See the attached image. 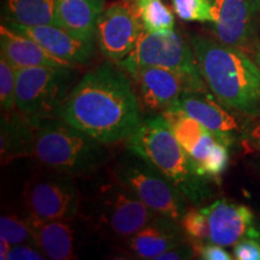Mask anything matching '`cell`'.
Segmentation results:
<instances>
[{
  "instance_id": "obj_34",
  "label": "cell",
  "mask_w": 260,
  "mask_h": 260,
  "mask_svg": "<svg viewBox=\"0 0 260 260\" xmlns=\"http://www.w3.org/2000/svg\"><path fill=\"white\" fill-rule=\"evenodd\" d=\"M259 3H260V0H259Z\"/></svg>"
},
{
  "instance_id": "obj_28",
  "label": "cell",
  "mask_w": 260,
  "mask_h": 260,
  "mask_svg": "<svg viewBox=\"0 0 260 260\" xmlns=\"http://www.w3.org/2000/svg\"><path fill=\"white\" fill-rule=\"evenodd\" d=\"M47 259L41 249L35 245H15L11 247L8 260H42Z\"/></svg>"
},
{
  "instance_id": "obj_11",
  "label": "cell",
  "mask_w": 260,
  "mask_h": 260,
  "mask_svg": "<svg viewBox=\"0 0 260 260\" xmlns=\"http://www.w3.org/2000/svg\"><path fill=\"white\" fill-rule=\"evenodd\" d=\"M212 22L210 25L228 46L252 51L259 0H211Z\"/></svg>"
},
{
  "instance_id": "obj_3",
  "label": "cell",
  "mask_w": 260,
  "mask_h": 260,
  "mask_svg": "<svg viewBox=\"0 0 260 260\" xmlns=\"http://www.w3.org/2000/svg\"><path fill=\"white\" fill-rule=\"evenodd\" d=\"M126 148L160 171L194 206H203L212 198L210 181L195 171L189 155L162 115L142 121L126 140Z\"/></svg>"
},
{
  "instance_id": "obj_18",
  "label": "cell",
  "mask_w": 260,
  "mask_h": 260,
  "mask_svg": "<svg viewBox=\"0 0 260 260\" xmlns=\"http://www.w3.org/2000/svg\"><path fill=\"white\" fill-rule=\"evenodd\" d=\"M37 246L47 259L69 260L75 258V234L73 226L64 219L42 220L27 217Z\"/></svg>"
},
{
  "instance_id": "obj_5",
  "label": "cell",
  "mask_w": 260,
  "mask_h": 260,
  "mask_svg": "<svg viewBox=\"0 0 260 260\" xmlns=\"http://www.w3.org/2000/svg\"><path fill=\"white\" fill-rule=\"evenodd\" d=\"M117 65L123 71L139 65L162 68L186 81L189 93L209 92L190 42L175 30L149 32L144 29L132 53Z\"/></svg>"
},
{
  "instance_id": "obj_16",
  "label": "cell",
  "mask_w": 260,
  "mask_h": 260,
  "mask_svg": "<svg viewBox=\"0 0 260 260\" xmlns=\"http://www.w3.org/2000/svg\"><path fill=\"white\" fill-rule=\"evenodd\" d=\"M188 241L181 223L157 216L135 235L129 237L126 246L140 259H157L162 253Z\"/></svg>"
},
{
  "instance_id": "obj_24",
  "label": "cell",
  "mask_w": 260,
  "mask_h": 260,
  "mask_svg": "<svg viewBox=\"0 0 260 260\" xmlns=\"http://www.w3.org/2000/svg\"><path fill=\"white\" fill-rule=\"evenodd\" d=\"M16 70L5 57L0 56V104L3 113L14 112L16 106Z\"/></svg>"
},
{
  "instance_id": "obj_12",
  "label": "cell",
  "mask_w": 260,
  "mask_h": 260,
  "mask_svg": "<svg viewBox=\"0 0 260 260\" xmlns=\"http://www.w3.org/2000/svg\"><path fill=\"white\" fill-rule=\"evenodd\" d=\"M172 107L199 122L228 147L242 138L247 124L240 122L234 111L217 102V98L209 92L184 93Z\"/></svg>"
},
{
  "instance_id": "obj_2",
  "label": "cell",
  "mask_w": 260,
  "mask_h": 260,
  "mask_svg": "<svg viewBox=\"0 0 260 260\" xmlns=\"http://www.w3.org/2000/svg\"><path fill=\"white\" fill-rule=\"evenodd\" d=\"M200 71L211 93L232 111L260 118V67L240 48L209 38H190Z\"/></svg>"
},
{
  "instance_id": "obj_17",
  "label": "cell",
  "mask_w": 260,
  "mask_h": 260,
  "mask_svg": "<svg viewBox=\"0 0 260 260\" xmlns=\"http://www.w3.org/2000/svg\"><path fill=\"white\" fill-rule=\"evenodd\" d=\"M0 50L2 56L15 69L30 67H75L74 64L54 57L37 41L14 30L5 23L0 27Z\"/></svg>"
},
{
  "instance_id": "obj_8",
  "label": "cell",
  "mask_w": 260,
  "mask_h": 260,
  "mask_svg": "<svg viewBox=\"0 0 260 260\" xmlns=\"http://www.w3.org/2000/svg\"><path fill=\"white\" fill-rule=\"evenodd\" d=\"M70 175L51 170L30 178L23 190L28 216L42 220H70L79 211V197Z\"/></svg>"
},
{
  "instance_id": "obj_33",
  "label": "cell",
  "mask_w": 260,
  "mask_h": 260,
  "mask_svg": "<svg viewBox=\"0 0 260 260\" xmlns=\"http://www.w3.org/2000/svg\"><path fill=\"white\" fill-rule=\"evenodd\" d=\"M252 167H253V169H254V170H255L256 174L260 175V158H259V159H255V160H253Z\"/></svg>"
},
{
  "instance_id": "obj_31",
  "label": "cell",
  "mask_w": 260,
  "mask_h": 260,
  "mask_svg": "<svg viewBox=\"0 0 260 260\" xmlns=\"http://www.w3.org/2000/svg\"><path fill=\"white\" fill-rule=\"evenodd\" d=\"M11 245L8 240L4 239V237H0V259L2 260H8V255L10 253V249H11Z\"/></svg>"
},
{
  "instance_id": "obj_9",
  "label": "cell",
  "mask_w": 260,
  "mask_h": 260,
  "mask_svg": "<svg viewBox=\"0 0 260 260\" xmlns=\"http://www.w3.org/2000/svg\"><path fill=\"white\" fill-rule=\"evenodd\" d=\"M144 27L132 0L113 3L100 15L96 41L103 56L119 63L132 53Z\"/></svg>"
},
{
  "instance_id": "obj_7",
  "label": "cell",
  "mask_w": 260,
  "mask_h": 260,
  "mask_svg": "<svg viewBox=\"0 0 260 260\" xmlns=\"http://www.w3.org/2000/svg\"><path fill=\"white\" fill-rule=\"evenodd\" d=\"M116 178L162 217L180 222L187 211L188 200L183 193L160 171L134 153L119 162Z\"/></svg>"
},
{
  "instance_id": "obj_15",
  "label": "cell",
  "mask_w": 260,
  "mask_h": 260,
  "mask_svg": "<svg viewBox=\"0 0 260 260\" xmlns=\"http://www.w3.org/2000/svg\"><path fill=\"white\" fill-rule=\"evenodd\" d=\"M5 24L37 41L54 57L74 65L88 63L95 52V41L76 38L59 25H23L15 22H6Z\"/></svg>"
},
{
  "instance_id": "obj_32",
  "label": "cell",
  "mask_w": 260,
  "mask_h": 260,
  "mask_svg": "<svg viewBox=\"0 0 260 260\" xmlns=\"http://www.w3.org/2000/svg\"><path fill=\"white\" fill-rule=\"evenodd\" d=\"M251 53H252L253 59H254L255 63L260 67V45H259V46L253 47L252 51H251Z\"/></svg>"
},
{
  "instance_id": "obj_29",
  "label": "cell",
  "mask_w": 260,
  "mask_h": 260,
  "mask_svg": "<svg viewBox=\"0 0 260 260\" xmlns=\"http://www.w3.org/2000/svg\"><path fill=\"white\" fill-rule=\"evenodd\" d=\"M193 255H195L194 247L191 246L190 242L187 241L162 253V254L157 256L155 260H186L193 259Z\"/></svg>"
},
{
  "instance_id": "obj_21",
  "label": "cell",
  "mask_w": 260,
  "mask_h": 260,
  "mask_svg": "<svg viewBox=\"0 0 260 260\" xmlns=\"http://www.w3.org/2000/svg\"><path fill=\"white\" fill-rule=\"evenodd\" d=\"M145 30L164 32L174 30L175 17L162 0H132Z\"/></svg>"
},
{
  "instance_id": "obj_13",
  "label": "cell",
  "mask_w": 260,
  "mask_h": 260,
  "mask_svg": "<svg viewBox=\"0 0 260 260\" xmlns=\"http://www.w3.org/2000/svg\"><path fill=\"white\" fill-rule=\"evenodd\" d=\"M201 210L209 222V242L233 247L246 237L260 239L254 213L246 205L220 199Z\"/></svg>"
},
{
  "instance_id": "obj_22",
  "label": "cell",
  "mask_w": 260,
  "mask_h": 260,
  "mask_svg": "<svg viewBox=\"0 0 260 260\" xmlns=\"http://www.w3.org/2000/svg\"><path fill=\"white\" fill-rule=\"evenodd\" d=\"M0 236L8 240L10 245H35L34 234L29 224L28 219H21L16 216H2L0 218Z\"/></svg>"
},
{
  "instance_id": "obj_6",
  "label": "cell",
  "mask_w": 260,
  "mask_h": 260,
  "mask_svg": "<svg viewBox=\"0 0 260 260\" xmlns=\"http://www.w3.org/2000/svg\"><path fill=\"white\" fill-rule=\"evenodd\" d=\"M73 68L30 67L16 70V106L25 118L40 123L53 118L65 102Z\"/></svg>"
},
{
  "instance_id": "obj_20",
  "label": "cell",
  "mask_w": 260,
  "mask_h": 260,
  "mask_svg": "<svg viewBox=\"0 0 260 260\" xmlns=\"http://www.w3.org/2000/svg\"><path fill=\"white\" fill-rule=\"evenodd\" d=\"M6 22L60 27L56 0H6Z\"/></svg>"
},
{
  "instance_id": "obj_26",
  "label": "cell",
  "mask_w": 260,
  "mask_h": 260,
  "mask_svg": "<svg viewBox=\"0 0 260 260\" xmlns=\"http://www.w3.org/2000/svg\"><path fill=\"white\" fill-rule=\"evenodd\" d=\"M194 247L195 255L204 260H230L234 256L224 248L223 246L212 242H197L191 243Z\"/></svg>"
},
{
  "instance_id": "obj_1",
  "label": "cell",
  "mask_w": 260,
  "mask_h": 260,
  "mask_svg": "<svg viewBox=\"0 0 260 260\" xmlns=\"http://www.w3.org/2000/svg\"><path fill=\"white\" fill-rule=\"evenodd\" d=\"M60 117L102 144L111 145L128 140L141 124V103L121 68L107 61L74 87Z\"/></svg>"
},
{
  "instance_id": "obj_10",
  "label": "cell",
  "mask_w": 260,
  "mask_h": 260,
  "mask_svg": "<svg viewBox=\"0 0 260 260\" xmlns=\"http://www.w3.org/2000/svg\"><path fill=\"white\" fill-rule=\"evenodd\" d=\"M100 219L113 235L129 239L140 232L157 216L125 186L106 184L99 195Z\"/></svg>"
},
{
  "instance_id": "obj_14",
  "label": "cell",
  "mask_w": 260,
  "mask_h": 260,
  "mask_svg": "<svg viewBox=\"0 0 260 260\" xmlns=\"http://www.w3.org/2000/svg\"><path fill=\"white\" fill-rule=\"evenodd\" d=\"M139 89L141 105L148 111H167L189 92L186 81L174 71L152 65H139L126 70Z\"/></svg>"
},
{
  "instance_id": "obj_19",
  "label": "cell",
  "mask_w": 260,
  "mask_h": 260,
  "mask_svg": "<svg viewBox=\"0 0 260 260\" xmlns=\"http://www.w3.org/2000/svg\"><path fill=\"white\" fill-rule=\"evenodd\" d=\"M61 28L87 41L96 40V23L105 10L104 0H56Z\"/></svg>"
},
{
  "instance_id": "obj_30",
  "label": "cell",
  "mask_w": 260,
  "mask_h": 260,
  "mask_svg": "<svg viewBox=\"0 0 260 260\" xmlns=\"http://www.w3.org/2000/svg\"><path fill=\"white\" fill-rule=\"evenodd\" d=\"M241 140L249 148L260 153V121L247 123Z\"/></svg>"
},
{
  "instance_id": "obj_4",
  "label": "cell",
  "mask_w": 260,
  "mask_h": 260,
  "mask_svg": "<svg viewBox=\"0 0 260 260\" xmlns=\"http://www.w3.org/2000/svg\"><path fill=\"white\" fill-rule=\"evenodd\" d=\"M29 155L50 170L70 176L93 175L105 164V145L75 126L50 118L34 123Z\"/></svg>"
},
{
  "instance_id": "obj_23",
  "label": "cell",
  "mask_w": 260,
  "mask_h": 260,
  "mask_svg": "<svg viewBox=\"0 0 260 260\" xmlns=\"http://www.w3.org/2000/svg\"><path fill=\"white\" fill-rule=\"evenodd\" d=\"M175 14L182 21L211 23L212 4L211 0H171Z\"/></svg>"
},
{
  "instance_id": "obj_27",
  "label": "cell",
  "mask_w": 260,
  "mask_h": 260,
  "mask_svg": "<svg viewBox=\"0 0 260 260\" xmlns=\"http://www.w3.org/2000/svg\"><path fill=\"white\" fill-rule=\"evenodd\" d=\"M234 259L236 260H260V242L256 239H242L234 246Z\"/></svg>"
},
{
  "instance_id": "obj_25",
  "label": "cell",
  "mask_w": 260,
  "mask_h": 260,
  "mask_svg": "<svg viewBox=\"0 0 260 260\" xmlns=\"http://www.w3.org/2000/svg\"><path fill=\"white\" fill-rule=\"evenodd\" d=\"M190 243L209 242V222L201 209H187L180 220Z\"/></svg>"
}]
</instances>
